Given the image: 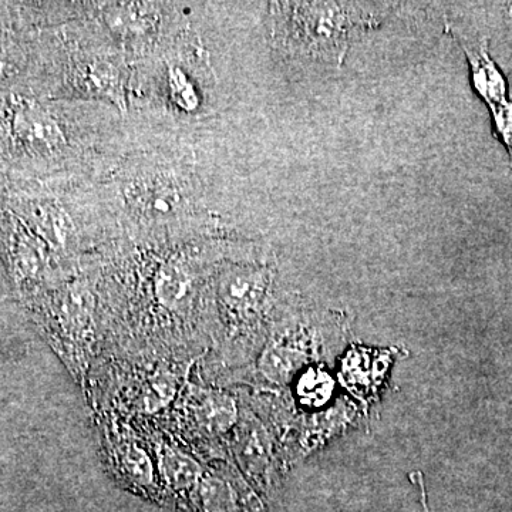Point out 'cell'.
I'll return each mask as SVG.
<instances>
[{
  "label": "cell",
  "instance_id": "1",
  "mask_svg": "<svg viewBox=\"0 0 512 512\" xmlns=\"http://www.w3.org/2000/svg\"><path fill=\"white\" fill-rule=\"evenodd\" d=\"M275 6V35L284 49L338 67L356 39L382 26L397 10L396 3L288 2Z\"/></svg>",
  "mask_w": 512,
  "mask_h": 512
},
{
  "label": "cell",
  "instance_id": "2",
  "mask_svg": "<svg viewBox=\"0 0 512 512\" xmlns=\"http://www.w3.org/2000/svg\"><path fill=\"white\" fill-rule=\"evenodd\" d=\"M271 286V274L264 268L228 269L221 276L218 295L228 313L248 319L264 305Z\"/></svg>",
  "mask_w": 512,
  "mask_h": 512
},
{
  "label": "cell",
  "instance_id": "3",
  "mask_svg": "<svg viewBox=\"0 0 512 512\" xmlns=\"http://www.w3.org/2000/svg\"><path fill=\"white\" fill-rule=\"evenodd\" d=\"M13 137L30 150L52 153L66 143L62 127L55 117L29 100H18L10 110Z\"/></svg>",
  "mask_w": 512,
  "mask_h": 512
},
{
  "label": "cell",
  "instance_id": "4",
  "mask_svg": "<svg viewBox=\"0 0 512 512\" xmlns=\"http://www.w3.org/2000/svg\"><path fill=\"white\" fill-rule=\"evenodd\" d=\"M446 32L457 40L458 45L466 53L468 63H470L474 89H476L478 96L488 104V107L493 109V107L508 100L507 82H505L503 73L498 69L493 57L490 56L487 39H470V37L458 32L448 22L446 23Z\"/></svg>",
  "mask_w": 512,
  "mask_h": 512
},
{
  "label": "cell",
  "instance_id": "5",
  "mask_svg": "<svg viewBox=\"0 0 512 512\" xmlns=\"http://www.w3.org/2000/svg\"><path fill=\"white\" fill-rule=\"evenodd\" d=\"M158 18V9L153 3H110L103 9L107 28L121 37L150 35L157 28Z\"/></svg>",
  "mask_w": 512,
  "mask_h": 512
},
{
  "label": "cell",
  "instance_id": "6",
  "mask_svg": "<svg viewBox=\"0 0 512 512\" xmlns=\"http://www.w3.org/2000/svg\"><path fill=\"white\" fill-rule=\"evenodd\" d=\"M128 198L136 210L150 217H168L180 208L181 195L168 181L147 180L131 185Z\"/></svg>",
  "mask_w": 512,
  "mask_h": 512
},
{
  "label": "cell",
  "instance_id": "7",
  "mask_svg": "<svg viewBox=\"0 0 512 512\" xmlns=\"http://www.w3.org/2000/svg\"><path fill=\"white\" fill-rule=\"evenodd\" d=\"M303 362L305 355L298 349L275 343L265 350L259 362V369L269 382L284 384L292 379Z\"/></svg>",
  "mask_w": 512,
  "mask_h": 512
},
{
  "label": "cell",
  "instance_id": "8",
  "mask_svg": "<svg viewBox=\"0 0 512 512\" xmlns=\"http://www.w3.org/2000/svg\"><path fill=\"white\" fill-rule=\"evenodd\" d=\"M191 286V276L178 264L161 266L154 284L158 302L168 309L180 308L181 303L190 295Z\"/></svg>",
  "mask_w": 512,
  "mask_h": 512
},
{
  "label": "cell",
  "instance_id": "9",
  "mask_svg": "<svg viewBox=\"0 0 512 512\" xmlns=\"http://www.w3.org/2000/svg\"><path fill=\"white\" fill-rule=\"evenodd\" d=\"M163 468L168 481L175 487H190L201 477V468L190 456L168 451L163 458Z\"/></svg>",
  "mask_w": 512,
  "mask_h": 512
},
{
  "label": "cell",
  "instance_id": "10",
  "mask_svg": "<svg viewBox=\"0 0 512 512\" xmlns=\"http://www.w3.org/2000/svg\"><path fill=\"white\" fill-rule=\"evenodd\" d=\"M235 416L237 412H235L234 403L225 397H211L202 404L198 413L202 426L214 433L227 430L234 423Z\"/></svg>",
  "mask_w": 512,
  "mask_h": 512
},
{
  "label": "cell",
  "instance_id": "11",
  "mask_svg": "<svg viewBox=\"0 0 512 512\" xmlns=\"http://www.w3.org/2000/svg\"><path fill=\"white\" fill-rule=\"evenodd\" d=\"M86 82L90 84L94 92L101 96L109 97L111 100L119 101L123 99V93L120 90L119 74L106 64H93L87 67Z\"/></svg>",
  "mask_w": 512,
  "mask_h": 512
},
{
  "label": "cell",
  "instance_id": "12",
  "mask_svg": "<svg viewBox=\"0 0 512 512\" xmlns=\"http://www.w3.org/2000/svg\"><path fill=\"white\" fill-rule=\"evenodd\" d=\"M170 92L175 104L183 110H195L200 104L194 84L181 69H173L170 72Z\"/></svg>",
  "mask_w": 512,
  "mask_h": 512
},
{
  "label": "cell",
  "instance_id": "13",
  "mask_svg": "<svg viewBox=\"0 0 512 512\" xmlns=\"http://www.w3.org/2000/svg\"><path fill=\"white\" fill-rule=\"evenodd\" d=\"M493 116L494 126L503 140L512 161V101L505 100L504 103L490 109Z\"/></svg>",
  "mask_w": 512,
  "mask_h": 512
},
{
  "label": "cell",
  "instance_id": "14",
  "mask_svg": "<svg viewBox=\"0 0 512 512\" xmlns=\"http://www.w3.org/2000/svg\"><path fill=\"white\" fill-rule=\"evenodd\" d=\"M175 382L171 376H156L150 383V390L147 392L148 406H160L167 403L173 396Z\"/></svg>",
  "mask_w": 512,
  "mask_h": 512
},
{
  "label": "cell",
  "instance_id": "15",
  "mask_svg": "<svg viewBox=\"0 0 512 512\" xmlns=\"http://www.w3.org/2000/svg\"><path fill=\"white\" fill-rule=\"evenodd\" d=\"M127 466L134 476L141 477L143 480L151 476V464L146 454L140 450H131L127 456Z\"/></svg>",
  "mask_w": 512,
  "mask_h": 512
}]
</instances>
